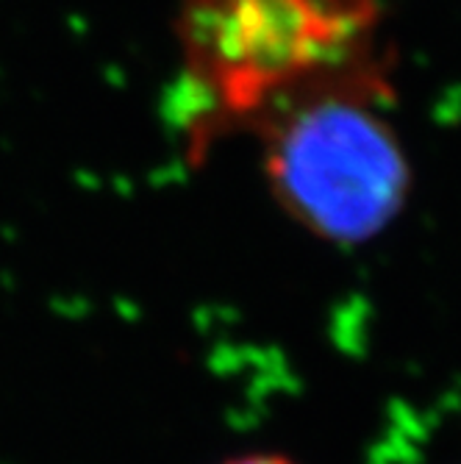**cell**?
Wrapping results in <instances>:
<instances>
[{
  "label": "cell",
  "mask_w": 461,
  "mask_h": 464,
  "mask_svg": "<svg viewBox=\"0 0 461 464\" xmlns=\"http://www.w3.org/2000/svg\"><path fill=\"white\" fill-rule=\"evenodd\" d=\"M267 176L289 218L314 237H379L406 203L411 173L389 125L367 106L325 98L292 111L270 140Z\"/></svg>",
  "instance_id": "1"
},
{
  "label": "cell",
  "mask_w": 461,
  "mask_h": 464,
  "mask_svg": "<svg viewBox=\"0 0 461 464\" xmlns=\"http://www.w3.org/2000/svg\"><path fill=\"white\" fill-rule=\"evenodd\" d=\"M220 464H298V461L286 453H278V450H250V453L231 456Z\"/></svg>",
  "instance_id": "2"
}]
</instances>
